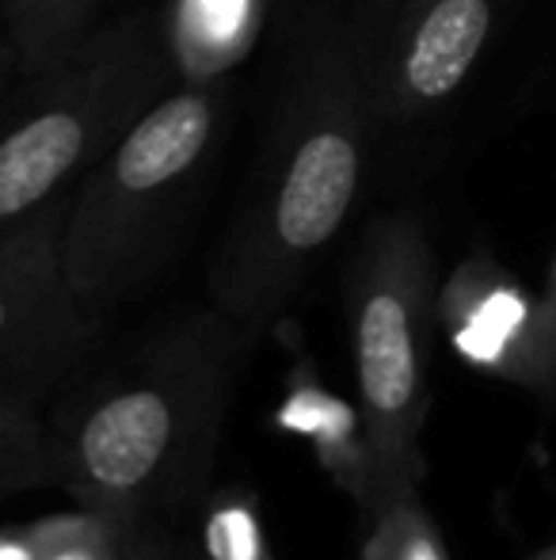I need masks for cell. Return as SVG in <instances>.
Listing matches in <instances>:
<instances>
[{
    "mask_svg": "<svg viewBox=\"0 0 556 560\" xmlns=\"http://www.w3.org/2000/svg\"><path fill=\"white\" fill-rule=\"evenodd\" d=\"M370 96L343 35H320L289 73L237 214L210 267L217 313L245 332L289 302L309 259L335 241L366 176Z\"/></svg>",
    "mask_w": 556,
    "mask_h": 560,
    "instance_id": "1",
    "label": "cell"
},
{
    "mask_svg": "<svg viewBox=\"0 0 556 560\" xmlns=\"http://www.w3.org/2000/svg\"><path fill=\"white\" fill-rule=\"evenodd\" d=\"M217 81L171 89L73 187L61 233V271L88 310H104L153 271L179 233L222 130Z\"/></svg>",
    "mask_w": 556,
    "mask_h": 560,
    "instance_id": "2",
    "label": "cell"
},
{
    "mask_svg": "<svg viewBox=\"0 0 556 560\" xmlns=\"http://www.w3.org/2000/svg\"><path fill=\"white\" fill-rule=\"evenodd\" d=\"M171 61L153 15L96 27L61 66L23 77L27 89L0 115V233L61 195L164 96Z\"/></svg>",
    "mask_w": 556,
    "mask_h": 560,
    "instance_id": "3",
    "label": "cell"
},
{
    "mask_svg": "<svg viewBox=\"0 0 556 560\" xmlns=\"http://www.w3.org/2000/svg\"><path fill=\"white\" fill-rule=\"evenodd\" d=\"M435 302V264L423 225L386 214L366 229L351 271V343L366 439L386 495L412 488L416 435L427 412L423 339Z\"/></svg>",
    "mask_w": 556,
    "mask_h": 560,
    "instance_id": "4",
    "label": "cell"
},
{
    "mask_svg": "<svg viewBox=\"0 0 556 560\" xmlns=\"http://www.w3.org/2000/svg\"><path fill=\"white\" fill-rule=\"evenodd\" d=\"M245 328L225 313L191 317L156 343L149 366L127 389H111L84 416L73 457L88 488L107 500H130L187 446L191 416H206L210 389L222 385V354Z\"/></svg>",
    "mask_w": 556,
    "mask_h": 560,
    "instance_id": "5",
    "label": "cell"
},
{
    "mask_svg": "<svg viewBox=\"0 0 556 560\" xmlns=\"http://www.w3.org/2000/svg\"><path fill=\"white\" fill-rule=\"evenodd\" d=\"M504 0H397L363 61L374 122L404 126L450 104L496 35Z\"/></svg>",
    "mask_w": 556,
    "mask_h": 560,
    "instance_id": "6",
    "label": "cell"
},
{
    "mask_svg": "<svg viewBox=\"0 0 556 560\" xmlns=\"http://www.w3.org/2000/svg\"><path fill=\"white\" fill-rule=\"evenodd\" d=\"M69 199L73 191L0 233V374L58 366L99 332V313L61 271Z\"/></svg>",
    "mask_w": 556,
    "mask_h": 560,
    "instance_id": "7",
    "label": "cell"
},
{
    "mask_svg": "<svg viewBox=\"0 0 556 560\" xmlns=\"http://www.w3.org/2000/svg\"><path fill=\"white\" fill-rule=\"evenodd\" d=\"M442 313L461 354L527 389H556L542 339L537 294L492 259H469L442 294Z\"/></svg>",
    "mask_w": 556,
    "mask_h": 560,
    "instance_id": "8",
    "label": "cell"
},
{
    "mask_svg": "<svg viewBox=\"0 0 556 560\" xmlns=\"http://www.w3.org/2000/svg\"><path fill=\"white\" fill-rule=\"evenodd\" d=\"M107 0H4L0 20L12 38L15 73L38 77L61 66L96 31Z\"/></svg>",
    "mask_w": 556,
    "mask_h": 560,
    "instance_id": "9",
    "label": "cell"
},
{
    "mask_svg": "<svg viewBox=\"0 0 556 560\" xmlns=\"http://www.w3.org/2000/svg\"><path fill=\"white\" fill-rule=\"evenodd\" d=\"M370 560H450L427 511L412 500V488L386 495V515Z\"/></svg>",
    "mask_w": 556,
    "mask_h": 560,
    "instance_id": "10",
    "label": "cell"
},
{
    "mask_svg": "<svg viewBox=\"0 0 556 560\" xmlns=\"http://www.w3.org/2000/svg\"><path fill=\"white\" fill-rule=\"evenodd\" d=\"M206 546L214 560H268L260 546V530H256L252 515L245 508L217 511L206 530Z\"/></svg>",
    "mask_w": 556,
    "mask_h": 560,
    "instance_id": "11",
    "label": "cell"
},
{
    "mask_svg": "<svg viewBox=\"0 0 556 560\" xmlns=\"http://www.w3.org/2000/svg\"><path fill=\"white\" fill-rule=\"evenodd\" d=\"M537 310H542V339H545V354H549V370L556 377V256L549 264V279L545 290L537 294Z\"/></svg>",
    "mask_w": 556,
    "mask_h": 560,
    "instance_id": "12",
    "label": "cell"
},
{
    "mask_svg": "<svg viewBox=\"0 0 556 560\" xmlns=\"http://www.w3.org/2000/svg\"><path fill=\"white\" fill-rule=\"evenodd\" d=\"M12 69H15L12 38H8V31L0 27V100H4V84H8V77H12Z\"/></svg>",
    "mask_w": 556,
    "mask_h": 560,
    "instance_id": "13",
    "label": "cell"
},
{
    "mask_svg": "<svg viewBox=\"0 0 556 560\" xmlns=\"http://www.w3.org/2000/svg\"><path fill=\"white\" fill-rule=\"evenodd\" d=\"M4 393H0V446H8L15 439V431H20V416L12 412V408L4 405Z\"/></svg>",
    "mask_w": 556,
    "mask_h": 560,
    "instance_id": "14",
    "label": "cell"
},
{
    "mask_svg": "<svg viewBox=\"0 0 556 560\" xmlns=\"http://www.w3.org/2000/svg\"><path fill=\"white\" fill-rule=\"evenodd\" d=\"M127 560H184V557H171L168 549L153 546V541H138V546L130 549V557H127Z\"/></svg>",
    "mask_w": 556,
    "mask_h": 560,
    "instance_id": "15",
    "label": "cell"
},
{
    "mask_svg": "<svg viewBox=\"0 0 556 560\" xmlns=\"http://www.w3.org/2000/svg\"><path fill=\"white\" fill-rule=\"evenodd\" d=\"M0 560H31L23 549H0Z\"/></svg>",
    "mask_w": 556,
    "mask_h": 560,
    "instance_id": "16",
    "label": "cell"
},
{
    "mask_svg": "<svg viewBox=\"0 0 556 560\" xmlns=\"http://www.w3.org/2000/svg\"><path fill=\"white\" fill-rule=\"evenodd\" d=\"M534 560H556V541H549V546H545Z\"/></svg>",
    "mask_w": 556,
    "mask_h": 560,
    "instance_id": "17",
    "label": "cell"
}]
</instances>
